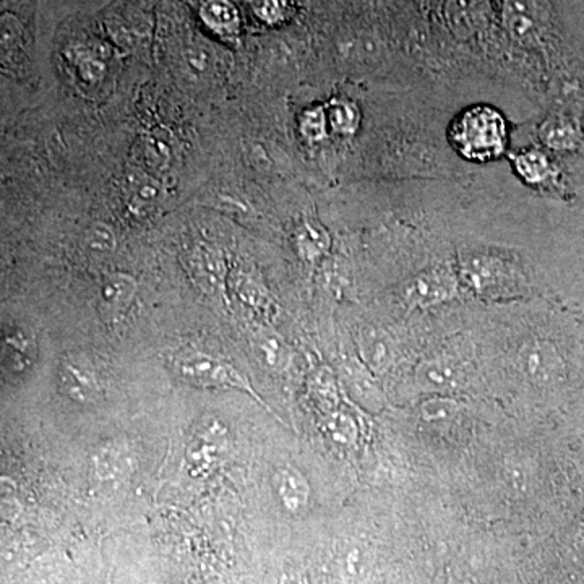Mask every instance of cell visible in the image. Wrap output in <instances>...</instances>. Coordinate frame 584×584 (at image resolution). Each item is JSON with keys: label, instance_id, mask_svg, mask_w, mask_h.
Wrapping results in <instances>:
<instances>
[{"label": "cell", "instance_id": "ba28073f", "mask_svg": "<svg viewBox=\"0 0 584 584\" xmlns=\"http://www.w3.org/2000/svg\"><path fill=\"white\" fill-rule=\"evenodd\" d=\"M276 497L291 511L301 510L309 503L310 486L294 466H283L273 477Z\"/></svg>", "mask_w": 584, "mask_h": 584}, {"label": "cell", "instance_id": "6da1fadb", "mask_svg": "<svg viewBox=\"0 0 584 584\" xmlns=\"http://www.w3.org/2000/svg\"><path fill=\"white\" fill-rule=\"evenodd\" d=\"M450 142L466 159L477 163L494 161L507 150V122L490 106H473L451 122Z\"/></svg>", "mask_w": 584, "mask_h": 584}, {"label": "cell", "instance_id": "30bf717a", "mask_svg": "<svg viewBox=\"0 0 584 584\" xmlns=\"http://www.w3.org/2000/svg\"><path fill=\"white\" fill-rule=\"evenodd\" d=\"M137 292V281L125 273H112L101 286V309L116 315L129 307Z\"/></svg>", "mask_w": 584, "mask_h": 584}, {"label": "cell", "instance_id": "9c48e42d", "mask_svg": "<svg viewBox=\"0 0 584 584\" xmlns=\"http://www.w3.org/2000/svg\"><path fill=\"white\" fill-rule=\"evenodd\" d=\"M455 291V283L445 271H429L419 276L408 288V299L414 304L434 305L445 301Z\"/></svg>", "mask_w": 584, "mask_h": 584}, {"label": "cell", "instance_id": "5bb4252c", "mask_svg": "<svg viewBox=\"0 0 584 584\" xmlns=\"http://www.w3.org/2000/svg\"><path fill=\"white\" fill-rule=\"evenodd\" d=\"M83 244H85L86 249L95 252V254H109L116 249V232L108 223L96 221L86 228L85 234H83Z\"/></svg>", "mask_w": 584, "mask_h": 584}, {"label": "cell", "instance_id": "9a60e30c", "mask_svg": "<svg viewBox=\"0 0 584 584\" xmlns=\"http://www.w3.org/2000/svg\"><path fill=\"white\" fill-rule=\"evenodd\" d=\"M330 122L340 134H351L357 127L356 109L349 103H335L330 109Z\"/></svg>", "mask_w": 584, "mask_h": 584}, {"label": "cell", "instance_id": "3957f363", "mask_svg": "<svg viewBox=\"0 0 584 584\" xmlns=\"http://www.w3.org/2000/svg\"><path fill=\"white\" fill-rule=\"evenodd\" d=\"M198 22L211 36L237 44L244 36V17L236 0H194Z\"/></svg>", "mask_w": 584, "mask_h": 584}, {"label": "cell", "instance_id": "8992f818", "mask_svg": "<svg viewBox=\"0 0 584 584\" xmlns=\"http://www.w3.org/2000/svg\"><path fill=\"white\" fill-rule=\"evenodd\" d=\"M163 200V187L148 172L137 171L125 177L122 202L129 215L145 219L158 210Z\"/></svg>", "mask_w": 584, "mask_h": 584}, {"label": "cell", "instance_id": "277c9868", "mask_svg": "<svg viewBox=\"0 0 584 584\" xmlns=\"http://www.w3.org/2000/svg\"><path fill=\"white\" fill-rule=\"evenodd\" d=\"M464 370L460 362L445 356L427 357L416 369V383L430 395H448L463 385Z\"/></svg>", "mask_w": 584, "mask_h": 584}, {"label": "cell", "instance_id": "e0dca14e", "mask_svg": "<svg viewBox=\"0 0 584 584\" xmlns=\"http://www.w3.org/2000/svg\"><path fill=\"white\" fill-rule=\"evenodd\" d=\"M146 156H148V163L155 169H164L169 161V151L163 142H158V140H148L146 142Z\"/></svg>", "mask_w": 584, "mask_h": 584}, {"label": "cell", "instance_id": "4fadbf2b", "mask_svg": "<svg viewBox=\"0 0 584 584\" xmlns=\"http://www.w3.org/2000/svg\"><path fill=\"white\" fill-rule=\"evenodd\" d=\"M458 413L460 404L448 395H432L421 406L422 419L432 424L453 421Z\"/></svg>", "mask_w": 584, "mask_h": 584}, {"label": "cell", "instance_id": "8fae6325", "mask_svg": "<svg viewBox=\"0 0 584 584\" xmlns=\"http://www.w3.org/2000/svg\"><path fill=\"white\" fill-rule=\"evenodd\" d=\"M247 9L260 25L281 26L297 12L296 0H245Z\"/></svg>", "mask_w": 584, "mask_h": 584}, {"label": "cell", "instance_id": "7c38bea8", "mask_svg": "<svg viewBox=\"0 0 584 584\" xmlns=\"http://www.w3.org/2000/svg\"><path fill=\"white\" fill-rule=\"evenodd\" d=\"M362 356L370 369L378 374L390 369L395 359V346L382 331H370L362 338Z\"/></svg>", "mask_w": 584, "mask_h": 584}, {"label": "cell", "instance_id": "7a4b0ae2", "mask_svg": "<svg viewBox=\"0 0 584 584\" xmlns=\"http://www.w3.org/2000/svg\"><path fill=\"white\" fill-rule=\"evenodd\" d=\"M172 369L177 377L194 387L232 388V390L245 391L262 403V398L255 393V388L250 385L245 375H242L234 365L219 357L189 349L174 359Z\"/></svg>", "mask_w": 584, "mask_h": 584}, {"label": "cell", "instance_id": "5b68a950", "mask_svg": "<svg viewBox=\"0 0 584 584\" xmlns=\"http://www.w3.org/2000/svg\"><path fill=\"white\" fill-rule=\"evenodd\" d=\"M516 365L521 375L536 385H550L560 375L559 356L546 341L524 343L516 356Z\"/></svg>", "mask_w": 584, "mask_h": 584}, {"label": "cell", "instance_id": "2e32d148", "mask_svg": "<svg viewBox=\"0 0 584 584\" xmlns=\"http://www.w3.org/2000/svg\"><path fill=\"white\" fill-rule=\"evenodd\" d=\"M302 132H304L305 137H322L323 132H325V116H323L322 109H314V111L305 114Z\"/></svg>", "mask_w": 584, "mask_h": 584}, {"label": "cell", "instance_id": "52a82bcc", "mask_svg": "<svg viewBox=\"0 0 584 584\" xmlns=\"http://www.w3.org/2000/svg\"><path fill=\"white\" fill-rule=\"evenodd\" d=\"M57 383L67 398L80 404L98 400L101 391L98 377L95 370L91 369V365L75 359L62 362Z\"/></svg>", "mask_w": 584, "mask_h": 584}]
</instances>
